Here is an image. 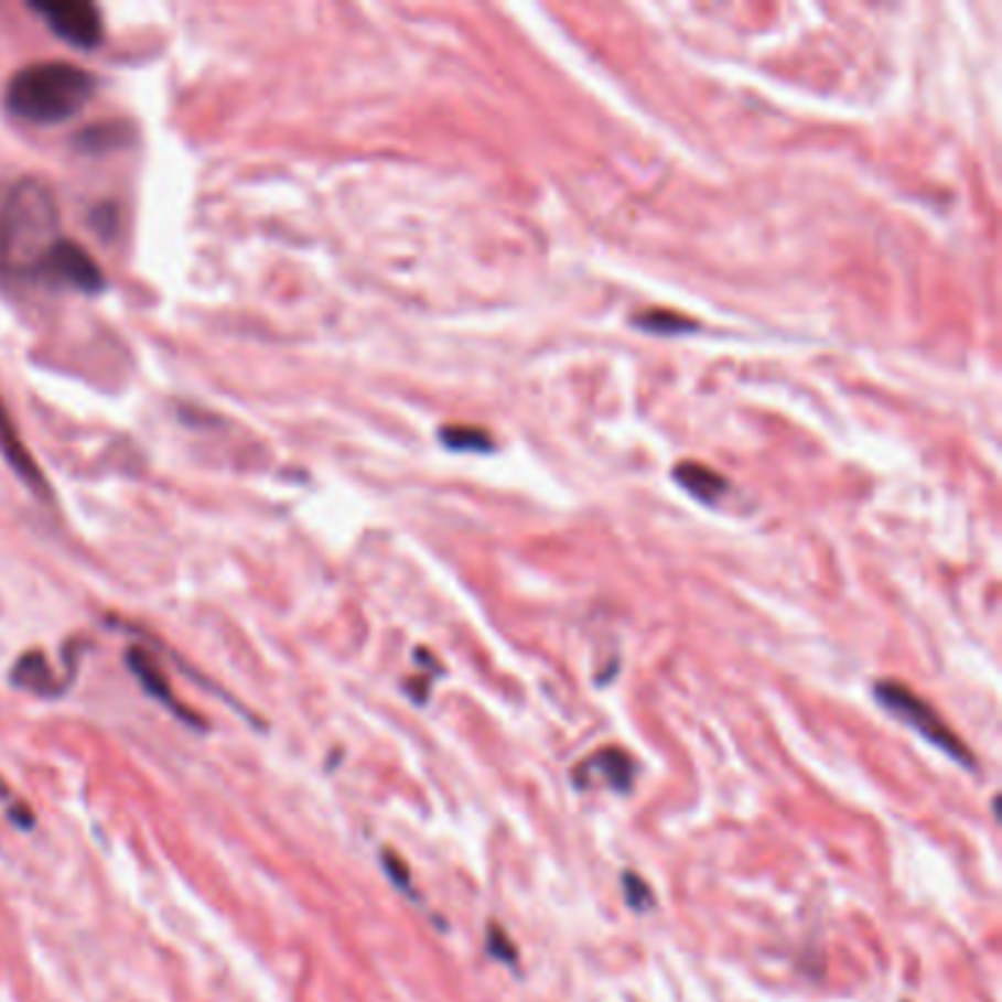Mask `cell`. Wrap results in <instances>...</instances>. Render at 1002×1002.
Returning a JSON list of instances; mask_svg holds the SVG:
<instances>
[{"label": "cell", "instance_id": "277c9868", "mask_svg": "<svg viewBox=\"0 0 1002 1002\" xmlns=\"http://www.w3.org/2000/svg\"><path fill=\"white\" fill-rule=\"evenodd\" d=\"M33 280L47 282L53 289L97 294V291H104L106 273L104 268L91 259V254H88L86 247L62 236L60 241L51 247V254L44 256V262L39 265V271H35Z\"/></svg>", "mask_w": 1002, "mask_h": 1002}, {"label": "cell", "instance_id": "9a60e30c", "mask_svg": "<svg viewBox=\"0 0 1002 1002\" xmlns=\"http://www.w3.org/2000/svg\"><path fill=\"white\" fill-rule=\"evenodd\" d=\"M485 952H488L492 959L503 961V965H511V968H518V947L511 944L509 935L503 933V929L497 924L488 926V935H485Z\"/></svg>", "mask_w": 1002, "mask_h": 1002}, {"label": "cell", "instance_id": "9c48e42d", "mask_svg": "<svg viewBox=\"0 0 1002 1002\" xmlns=\"http://www.w3.org/2000/svg\"><path fill=\"white\" fill-rule=\"evenodd\" d=\"M674 480H677L682 488H686L691 497H697L700 503H721V497L730 492V483L723 480L718 471L705 465H697V462H679L674 467Z\"/></svg>", "mask_w": 1002, "mask_h": 1002}, {"label": "cell", "instance_id": "3957f363", "mask_svg": "<svg viewBox=\"0 0 1002 1002\" xmlns=\"http://www.w3.org/2000/svg\"><path fill=\"white\" fill-rule=\"evenodd\" d=\"M873 697H876V703H880L882 709H888L899 723L912 726L920 739L929 741V744L941 750V753H947L956 765L968 767V771L977 767V758H973V753L968 750V744L944 723L941 714L935 712L933 705L926 703L915 688L903 686V682H894V679H882V682L873 686Z\"/></svg>", "mask_w": 1002, "mask_h": 1002}, {"label": "cell", "instance_id": "ba28073f", "mask_svg": "<svg viewBox=\"0 0 1002 1002\" xmlns=\"http://www.w3.org/2000/svg\"><path fill=\"white\" fill-rule=\"evenodd\" d=\"M127 668L132 670V677L139 679L141 688H144V694H150L153 700H159V703L165 705V709H171L180 721L197 723V726H201V721H197L192 712H185L183 705L176 703L174 694H171V686H168L165 674L159 670V665L153 661V656H150L148 650H141V647H130V650H127Z\"/></svg>", "mask_w": 1002, "mask_h": 1002}, {"label": "cell", "instance_id": "8992f818", "mask_svg": "<svg viewBox=\"0 0 1002 1002\" xmlns=\"http://www.w3.org/2000/svg\"><path fill=\"white\" fill-rule=\"evenodd\" d=\"M635 774H638V767H635V758L621 747H603L597 750L594 756L582 758L580 765L573 767V785L585 791L591 785H608L612 791L626 794L633 788Z\"/></svg>", "mask_w": 1002, "mask_h": 1002}, {"label": "cell", "instance_id": "2e32d148", "mask_svg": "<svg viewBox=\"0 0 1002 1002\" xmlns=\"http://www.w3.org/2000/svg\"><path fill=\"white\" fill-rule=\"evenodd\" d=\"M383 868H386V873L391 876V882H395L397 888L403 891L406 897L418 899V891L412 888V876H409V871H406V864L400 862V855L391 853V850H383Z\"/></svg>", "mask_w": 1002, "mask_h": 1002}, {"label": "cell", "instance_id": "4fadbf2b", "mask_svg": "<svg viewBox=\"0 0 1002 1002\" xmlns=\"http://www.w3.org/2000/svg\"><path fill=\"white\" fill-rule=\"evenodd\" d=\"M79 148L91 150V153H104L109 148H121L123 144V123L118 121H106V123H95V127H88L77 136Z\"/></svg>", "mask_w": 1002, "mask_h": 1002}, {"label": "cell", "instance_id": "6da1fadb", "mask_svg": "<svg viewBox=\"0 0 1002 1002\" xmlns=\"http://www.w3.org/2000/svg\"><path fill=\"white\" fill-rule=\"evenodd\" d=\"M62 238L56 194L39 176H18L0 185V273L33 280L44 256Z\"/></svg>", "mask_w": 1002, "mask_h": 1002}, {"label": "cell", "instance_id": "52a82bcc", "mask_svg": "<svg viewBox=\"0 0 1002 1002\" xmlns=\"http://www.w3.org/2000/svg\"><path fill=\"white\" fill-rule=\"evenodd\" d=\"M0 453L7 459V465L15 471L18 480H21L26 488H33L35 497H42V500L51 497L53 494L51 483L44 480L42 467H39V462L30 456V450H26V444L21 441V435H18L15 421H12V414H9V409L3 406V400H0Z\"/></svg>", "mask_w": 1002, "mask_h": 1002}, {"label": "cell", "instance_id": "30bf717a", "mask_svg": "<svg viewBox=\"0 0 1002 1002\" xmlns=\"http://www.w3.org/2000/svg\"><path fill=\"white\" fill-rule=\"evenodd\" d=\"M12 682L21 688H30V691H39V694H60L62 688L53 682V670L47 668V661H44L42 653H26L21 656L12 670Z\"/></svg>", "mask_w": 1002, "mask_h": 1002}, {"label": "cell", "instance_id": "5bb4252c", "mask_svg": "<svg viewBox=\"0 0 1002 1002\" xmlns=\"http://www.w3.org/2000/svg\"><path fill=\"white\" fill-rule=\"evenodd\" d=\"M621 888H624L626 906L633 908V912H650L653 891H650V885L638 876V873L626 871L624 876H621Z\"/></svg>", "mask_w": 1002, "mask_h": 1002}, {"label": "cell", "instance_id": "7c38bea8", "mask_svg": "<svg viewBox=\"0 0 1002 1002\" xmlns=\"http://www.w3.org/2000/svg\"><path fill=\"white\" fill-rule=\"evenodd\" d=\"M441 444L448 450H462V453H488L494 450L492 435L485 430H476V427H444L441 430Z\"/></svg>", "mask_w": 1002, "mask_h": 1002}, {"label": "cell", "instance_id": "5b68a950", "mask_svg": "<svg viewBox=\"0 0 1002 1002\" xmlns=\"http://www.w3.org/2000/svg\"><path fill=\"white\" fill-rule=\"evenodd\" d=\"M33 9L62 42L74 44L79 51H91L104 42V15L95 3H79V0H74V3H35Z\"/></svg>", "mask_w": 1002, "mask_h": 1002}, {"label": "cell", "instance_id": "8fae6325", "mask_svg": "<svg viewBox=\"0 0 1002 1002\" xmlns=\"http://www.w3.org/2000/svg\"><path fill=\"white\" fill-rule=\"evenodd\" d=\"M633 324L644 333H656V335H682V333H694L697 324L694 321H688L682 315H674V312H661V309H650V312H642V315L633 317Z\"/></svg>", "mask_w": 1002, "mask_h": 1002}, {"label": "cell", "instance_id": "7a4b0ae2", "mask_svg": "<svg viewBox=\"0 0 1002 1002\" xmlns=\"http://www.w3.org/2000/svg\"><path fill=\"white\" fill-rule=\"evenodd\" d=\"M95 77L74 62H33L7 83V109L35 127L71 121L91 104Z\"/></svg>", "mask_w": 1002, "mask_h": 1002}]
</instances>
